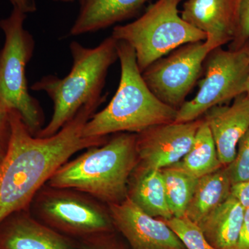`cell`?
<instances>
[{
  "label": "cell",
  "instance_id": "6da1fadb",
  "mask_svg": "<svg viewBox=\"0 0 249 249\" xmlns=\"http://www.w3.org/2000/svg\"><path fill=\"white\" fill-rule=\"evenodd\" d=\"M83 106L52 137H34L18 111H11V135L0 162V222L9 214L29 209L33 198L55 170L82 150L102 145L107 137L86 138L85 124L103 103Z\"/></svg>",
  "mask_w": 249,
  "mask_h": 249
},
{
  "label": "cell",
  "instance_id": "7a4b0ae2",
  "mask_svg": "<svg viewBox=\"0 0 249 249\" xmlns=\"http://www.w3.org/2000/svg\"><path fill=\"white\" fill-rule=\"evenodd\" d=\"M117 44L111 36L93 48L73 41L70 45L73 60L70 73L62 78L47 75L31 86L33 91L47 93L53 104L52 119L37 137L45 138L56 134L83 106L104 96L109 69L119 60Z\"/></svg>",
  "mask_w": 249,
  "mask_h": 249
},
{
  "label": "cell",
  "instance_id": "3957f363",
  "mask_svg": "<svg viewBox=\"0 0 249 249\" xmlns=\"http://www.w3.org/2000/svg\"><path fill=\"white\" fill-rule=\"evenodd\" d=\"M102 145L59 167L47 183L78 190L108 205L127 198L129 177L138 163L137 134L116 133Z\"/></svg>",
  "mask_w": 249,
  "mask_h": 249
},
{
  "label": "cell",
  "instance_id": "277c9868",
  "mask_svg": "<svg viewBox=\"0 0 249 249\" xmlns=\"http://www.w3.org/2000/svg\"><path fill=\"white\" fill-rule=\"evenodd\" d=\"M121 78L117 91L102 110L85 124L86 138L107 137L110 134H139L152 126L175 122L178 110L167 106L150 91L139 70L135 52L118 40Z\"/></svg>",
  "mask_w": 249,
  "mask_h": 249
},
{
  "label": "cell",
  "instance_id": "5b68a950",
  "mask_svg": "<svg viewBox=\"0 0 249 249\" xmlns=\"http://www.w3.org/2000/svg\"><path fill=\"white\" fill-rule=\"evenodd\" d=\"M27 15L14 8L0 20L4 42L0 50V102L20 114L34 137L44 127L45 115L38 101L29 91L26 68L34 55V36L24 28Z\"/></svg>",
  "mask_w": 249,
  "mask_h": 249
},
{
  "label": "cell",
  "instance_id": "8992f818",
  "mask_svg": "<svg viewBox=\"0 0 249 249\" xmlns=\"http://www.w3.org/2000/svg\"><path fill=\"white\" fill-rule=\"evenodd\" d=\"M181 1L157 0L136 20L113 29L111 36L134 49L142 73L178 47L207 39L206 34L179 16L178 5Z\"/></svg>",
  "mask_w": 249,
  "mask_h": 249
},
{
  "label": "cell",
  "instance_id": "52a82bcc",
  "mask_svg": "<svg viewBox=\"0 0 249 249\" xmlns=\"http://www.w3.org/2000/svg\"><path fill=\"white\" fill-rule=\"evenodd\" d=\"M29 209L36 219L77 242L115 231L109 206L73 188L46 183L33 198Z\"/></svg>",
  "mask_w": 249,
  "mask_h": 249
},
{
  "label": "cell",
  "instance_id": "ba28073f",
  "mask_svg": "<svg viewBox=\"0 0 249 249\" xmlns=\"http://www.w3.org/2000/svg\"><path fill=\"white\" fill-rule=\"evenodd\" d=\"M204 78L196 97L178 110L175 123L196 120L214 106L246 93L249 76V45L226 51L213 49L204 62Z\"/></svg>",
  "mask_w": 249,
  "mask_h": 249
},
{
  "label": "cell",
  "instance_id": "9c48e42d",
  "mask_svg": "<svg viewBox=\"0 0 249 249\" xmlns=\"http://www.w3.org/2000/svg\"><path fill=\"white\" fill-rule=\"evenodd\" d=\"M213 49L206 40L181 46L147 67L142 78L156 97L178 110L199 79L205 59Z\"/></svg>",
  "mask_w": 249,
  "mask_h": 249
},
{
  "label": "cell",
  "instance_id": "30bf717a",
  "mask_svg": "<svg viewBox=\"0 0 249 249\" xmlns=\"http://www.w3.org/2000/svg\"><path fill=\"white\" fill-rule=\"evenodd\" d=\"M203 117L186 123H170L149 127L137 134L138 165L161 170L178 163L190 150Z\"/></svg>",
  "mask_w": 249,
  "mask_h": 249
},
{
  "label": "cell",
  "instance_id": "8fae6325",
  "mask_svg": "<svg viewBox=\"0 0 249 249\" xmlns=\"http://www.w3.org/2000/svg\"><path fill=\"white\" fill-rule=\"evenodd\" d=\"M109 209L114 229L130 249H187L163 219L148 215L129 198Z\"/></svg>",
  "mask_w": 249,
  "mask_h": 249
},
{
  "label": "cell",
  "instance_id": "7c38bea8",
  "mask_svg": "<svg viewBox=\"0 0 249 249\" xmlns=\"http://www.w3.org/2000/svg\"><path fill=\"white\" fill-rule=\"evenodd\" d=\"M0 249H80L78 242L55 231L26 209L0 222Z\"/></svg>",
  "mask_w": 249,
  "mask_h": 249
},
{
  "label": "cell",
  "instance_id": "4fadbf2b",
  "mask_svg": "<svg viewBox=\"0 0 249 249\" xmlns=\"http://www.w3.org/2000/svg\"><path fill=\"white\" fill-rule=\"evenodd\" d=\"M207 123L223 167L235 160L237 145L249 127V96L243 93L235 98L231 106H214L205 113Z\"/></svg>",
  "mask_w": 249,
  "mask_h": 249
},
{
  "label": "cell",
  "instance_id": "5bb4252c",
  "mask_svg": "<svg viewBox=\"0 0 249 249\" xmlns=\"http://www.w3.org/2000/svg\"><path fill=\"white\" fill-rule=\"evenodd\" d=\"M181 16L206 34L213 49L235 38V0H187Z\"/></svg>",
  "mask_w": 249,
  "mask_h": 249
},
{
  "label": "cell",
  "instance_id": "9a60e30c",
  "mask_svg": "<svg viewBox=\"0 0 249 249\" xmlns=\"http://www.w3.org/2000/svg\"><path fill=\"white\" fill-rule=\"evenodd\" d=\"M79 11L71 36L95 33L133 17L149 0H77Z\"/></svg>",
  "mask_w": 249,
  "mask_h": 249
},
{
  "label": "cell",
  "instance_id": "2e32d148",
  "mask_svg": "<svg viewBox=\"0 0 249 249\" xmlns=\"http://www.w3.org/2000/svg\"><path fill=\"white\" fill-rule=\"evenodd\" d=\"M127 197L151 217L161 219L173 217L160 170L144 168L137 163L129 177Z\"/></svg>",
  "mask_w": 249,
  "mask_h": 249
},
{
  "label": "cell",
  "instance_id": "e0dca14e",
  "mask_svg": "<svg viewBox=\"0 0 249 249\" xmlns=\"http://www.w3.org/2000/svg\"><path fill=\"white\" fill-rule=\"evenodd\" d=\"M245 208L232 195L197 224L216 249H235L245 217Z\"/></svg>",
  "mask_w": 249,
  "mask_h": 249
},
{
  "label": "cell",
  "instance_id": "ac0fdd59",
  "mask_svg": "<svg viewBox=\"0 0 249 249\" xmlns=\"http://www.w3.org/2000/svg\"><path fill=\"white\" fill-rule=\"evenodd\" d=\"M232 186L226 167L198 178L185 216L199 224L230 196Z\"/></svg>",
  "mask_w": 249,
  "mask_h": 249
},
{
  "label": "cell",
  "instance_id": "d6986e66",
  "mask_svg": "<svg viewBox=\"0 0 249 249\" xmlns=\"http://www.w3.org/2000/svg\"><path fill=\"white\" fill-rule=\"evenodd\" d=\"M171 166L196 178L222 168L212 134L204 119L196 131L194 142L186 155Z\"/></svg>",
  "mask_w": 249,
  "mask_h": 249
},
{
  "label": "cell",
  "instance_id": "ffe728a7",
  "mask_svg": "<svg viewBox=\"0 0 249 249\" xmlns=\"http://www.w3.org/2000/svg\"><path fill=\"white\" fill-rule=\"evenodd\" d=\"M168 207L173 217H182L191 201L198 178L173 166L160 170Z\"/></svg>",
  "mask_w": 249,
  "mask_h": 249
},
{
  "label": "cell",
  "instance_id": "44dd1931",
  "mask_svg": "<svg viewBox=\"0 0 249 249\" xmlns=\"http://www.w3.org/2000/svg\"><path fill=\"white\" fill-rule=\"evenodd\" d=\"M163 220L178 236L187 249H216L206 240L199 226L186 216Z\"/></svg>",
  "mask_w": 249,
  "mask_h": 249
},
{
  "label": "cell",
  "instance_id": "7402d4cb",
  "mask_svg": "<svg viewBox=\"0 0 249 249\" xmlns=\"http://www.w3.org/2000/svg\"><path fill=\"white\" fill-rule=\"evenodd\" d=\"M226 169L232 185L249 179V127L238 142L235 160Z\"/></svg>",
  "mask_w": 249,
  "mask_h": 249
},
{
  "label": "cell",
  "instance_id": "603a6c76",
  "mask_svg": "<svg viewBox=\"0 0 249 249\" xmlns=\"http://www.w3.org/2000/svg\"><path fill=\"white\" fill-rule=\"evenodd\" d=\"M80 249H130L116 231L103 232L78 242Z\"/></svg>",
  "mask_w": 249,
  "mask_h": 249
},
{
  "label": "cell",
  "instance_id": "cb8c5ba5",
  "mask_svg": "<svg viewBox=\"0 0 249 249\" xmlns=\"http://www.w3.org/2000/svg\"><path fill=\"white\" fill-rule=\"evenodd\" d=\"M235 38L239 44L249 38V0H240L236 8Z\"/></svg>",
  "mask_w": 249,
  "mask_h": 249
},
{
  "label": "cell",
  "instance_id": "d4e9b609",
  "mask_svg": "<svg viewBox=\"0 0 249 249\" xmlns=\"http://www.w3.org/2000/svg\"><path fill=\"white\" fill-rule=\"evenodd\" d=\"M11 111L0 102V155H4L9 147L11 135Z\"/></svg>",
  "mask_w": 249,
  "mask_h": 249
},
{
  "label": "cell",
  "instance_id": "484cf974",
  "mask_svg": "<svg viewBox=\"0 0 249 249\" xmlns=\"http://www.w3.org/2000/svg\"><path fill=\"white\" fill-rule=\"evenodd\" d=\"M231 195L245 209L249 208V179L244 182L232 185Z\"/></svg>",
  "mask_w": 249,
  "mask_h": 249
},
{
  "label": "cell",
  "instance_id": "4316f807",
  "mask_svg": "<svg viewBox=\"0 0 249 249\" xmlns=\"http://www.w3.org/2000/svg\"><path fill=\"white\" fill-rule=\"evenodd\" d=\"M235 249H249V208L245 210V217Z\"/></svg>",
  "mask_w": 249,
  "mask_h": 249
},
{
  "label": "cell",
  "instance_id": "83f0119b",
  "mask_svg": "<svg viewBox=\"0 0 249 249\" xmlns=\"http://www.w3.org/2000/svg\"><path fill=\"white\" fill-rule=\"evenodd\" d=\"M14 8L22 11L28 14L35 12L37 10L36 0H9Z\"/></svg>",
  "mask_w": 249,
  "mask_h": 249
},
{
  "label": "cell",
  "instance_id": "f1b7e54d",
  "mask_svg": "<svg viewBox=\"0 0 249 249\" xmlns=\"http://www.w3.org/2000/svg\"><path fill=\"white\" fill-rule=\"evenodd\" d=\"M52 1H58V2L68 3L73 2V1H74L75 0H52Z\"/></svg>",
  "mask_w": 249,
  "mask_h": 249
},
{
  "label": "cell",
  "instance_id": "f546056e",
  "mask_svg": "<svg viewBox=\"0 0 249 249\" xmlns=\"http://www.w3.org/2000/svg\"><path fill=\"white\" fill-rule=\"evenodd\" d=\"M246 93H247L249 96V76L248 81H247V88H246Z\"/></svg>",
  "mask_w": 249,
  "mask_h": 249
},
{
  "label": "cell",
  "instance_id": "4dcf8cb0",
  "mask_svg": "<svg viewBox=\"0 0 249 249\" xmlns=\"http://www.w3.org/2000/svg\"><path fill=\"white\" fill-rule=\"evenodd\" d=\"M240 0H235V14H236V8H237V4H238Z\"/></svg>",
  "mask_w": 249,
  "mask_h": 249
},
{
  "label": "cell",
  "instance_id": "1f68e13d",
  "mask_svg": "<svg viewBox=\"0 0 249 249\" xmlns=\"http://www.w3.org/2000/svg\"><path fill=\"white\" fill-rule=\"evenodd\" d=\"M3 157H4V155H0V162H1V160H2Z\"/></svg>",
  "mask_w": 249,
  "mask_h": 249
}]
</instances>
